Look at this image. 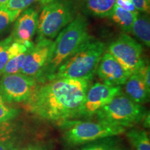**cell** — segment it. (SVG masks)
<instances>
[{"label":"cell","mask_w":150,"mask_h":150,"mask_svg":"<svg viewBox=\"0 0 150 150\" xmlns=\"http://www.w3.org/2000/svg\"><path fill=\"white\" fill-rule=\"evenodd\" d=\"M138 15L127 11L115 5L110 18L125 32H131L133 24Z\"/></svg>","instance_id":"cell-17"},{"label":"cell","mask_w":150,"mask_h":150,"mask_svg":"<svg viewBox=\"0 0 150 150\" xmlns=\"http://www.w3.org/2000/svg\"><path fill=\"white\" fill-rule=\"evenodd\" d=\"M122 93L121 86H112L96 83L88 88L83 104L76 114V118L89 117L97 113L114 97Z\"/></svg>","instance_id":"cell-9"},{"label":"cell","mask_w":150,"mask_h":150,"mask_svg":"<svg viewBox=\"0 0 150 150\" xmlns=\"http://www.w3.org/2000/svg\"><path fill=\"white\" fill-rule=\"evenodd\" d=\"M105 49L102 41L91 40L62 63L45 82L63 78L90 81L96 74Z\"/></svg>","instance_id":"cell-3"},{"label":"cell","mask_w":150,"mask_h":150,"mask_svg":"<svg viewBox=\"0 0 150 150\" xmlns=\"http://www.w3.org/2000/svg\"><path fill=\"white\" fill-rule=\"evenodd\" d=\"M0 150H20V148L8 135L0 138Z\"/></svg>","instance_id":"cell-23"},{"label":"cell","mask_w":150,"mask_h":150,"mask_svg":"<svg viewBox=\"0 0 150 150\" xmlns=\"http://www.w3.org/2000/svg\"><path fill=\"white\" fill-rule=\"evenodd\" d=\"M116 5L136 15L139 14V12L135 8L131 0H116Z\"/></svg>","instance_id":"cell-25"},{"label":"cell","mask_w":150,"mask_h":150,"mask_svg":"<svg viewBox=\"0 0 150 150\" xmlns=\"http://www.w3.org/2000/svg\"><path fill=\"white\" fill-rule=\"evenodd\" d=\"M9 1V0H0V8H3Z\"/></svg>","instance_id":"cell-28"},{"label":"cell","mask_w":150,"mask_h":150,"mask_svg":"<svg viewBox=\"0 0 150 150\" xmlns=\"http://www.w3.org/2000/svg\"><path fill=\"white\" fill-rule=\"evenodd\" d=\"M86 8L99 18H108L116 5V0H84Z\"/></svg>","instance_id":"cell-16"},{"label":"cell","mask_w":150,"mask_h":150,"mask_svg":"<svg viewBox=\"0 0 150 150\" xmlns=\"http://www.w3.org/2000/svg\"><path fill=\"white\" fill-rule=\"evenodd\" d=\"M29 51V50H27V51L19 53L16 54V56H14L13 57L11 58L6 65L1 75L20 73L24 60H25V58Z\"/></svg>","instance_id":"cell-19"},{"label":"cell","mask_w":150,"mask_h":150,"mask_svg":"<svg viewBox=\"0 0 150 150\" xmlns=\"http://www.w3.org/2000/svg\"><path fill=\"white\" fill-rule=\"evenodd\" d=\"M21 12L0 8V32L6 29L11 23L16 21Z\"/></svg>","instance_id":"cell-21"},{"label":"cell","mask_w":150,"mask_h":150,"mask_svg":"<svg viewBox=\"0 0 150 150\" xmlns=\"http://www.w3.org/2000/svg\"><path fill=\"white\" fill-rule=\"evenodd\" d=\"M125 84V93L129 99L140 105L147 102L150 89L147 87L138 71L131 74Z\"/></svg>","instance_id":"cell-13"},{"label":"cell","mask_w":150,"mask_h":150,"mask_svg":"<svg viewBox=\"0 0 150 150\" xmlns=\"http://www.w3.org/2000/svg\"><path fill=\"white\" fill-rule=\"evenodd\" d=\"M96 73L104 83L112 86L123 85L130 76L107 51L103 54Z\"/></svg>","instance_id":"cell-11"},{"label":"cell","mask_w":150,"mask_h":150,"mask_svg":"<svg viewBox=\"0 0 150 150\" xmlns=\"http://www.w3.org/2000/svg\"><path fill=\"white\" fill-rule=\"evenodd\" d=\"M91 40L93 38L89 33L86 19L82 16H76L53 41L51 55L37 79V82H45L62 63Z\"/></svg>","instance_id":"cell-2"},{"label":"cell","mask_w":150,"mask_h":150,"mask_svg":"<svg viewBox=\"0 0 150 150\" xmlns=\"http://www.w3.org/2000/svg\"><path fill=\"white\" fill-rule=\"evenodd\" d=\"M34 45L31 41H15L11 35L0 41V75L11 58L16 54L27 51Z\"/></svg>","instance_id":"cell-14"},{"label":"cell","mask_w":150,"mask_h":150,"mask_svg":"<svg viewBox=\"0 0 150 150\" xmlns=\"http://www.w3.org/2000/svg\"><path fill=\"white\" fill-rule=\"evenodd\" d=\"M127 136L136 150H150V140L145 131L132 129Z\"/></svg>","instance_id":"cell-18"},{"label":"cell","mask_w":150,"mask_h":150,"mask_svg":"<svg viewBox=\"0 0 150 150\" xmlns=\"http://www.w3.org/2000/svg\"><path fill=\"white\" fill-rule=\"evenodd\" d=\"M145 108L122 93L114 97L95 115L99 122L115 126L132 127L145 119Z\"/></svg>","instance_id":"cell-4"},{"label":"cell","mask_w":150,"mask_h":150,"mask_svg":"<svg viewBox=\"0 0 150 150\" xmlns=\"http://www.w3.org/2000/svg\"><path fill=\"white\" fill-rule=\"evenodd\" d=\"M40 1V2L41 4L42 5H46L47 4L52 2V1H54V0H39Z\"/></svg>","instance_id":"cell-29"},{"label":"cell","mask_w":150,"mask_h":150,"mask_svg":"<svg viewBox=\"0 0 150 150\" xmlns=\"http://www.w3.org/2000/svg\"><path fill=\"white\" fill-rule=\"evenodd\" d=\"M131 33L144 43L146 46H150V22L147 14H139L131 28Z\"/></svg>","instance_id":"cell-15"},{"label":"cell","mask_w":150,"mask_h":150,"mask_svg":"<svg viewBox=\"0 0 150 150\" xmlns=\"http://www.w3.org/2000/svg\"><path fill=\"white\" fill-rule=\"evenodd\" d=\"M21 150H49L47 146L45 144L42 143H36L29 145L27 147H24Z\"/></svg>","instance_id":"cell-27"},{"label":"cell","mask_w":150,"mask_h":150,"mask_svg":"<svg viewBox=\"0 0 150 150\" xmlns=\"http://www.w3.org/2000/svg\"><path fill=\"white\" fill-rule=\"evenodd\" d=\"M65 129L63 138L69 145H78L99 139L116 136L125 132L122 127L106 124L102 122L69 120L62 122Z\"/></svg>","instance_id":"cell-5"},{"label":"cell","mask_w":150,"mask_h":150,"mask_svg":"<svg viewBox=\"0 0 150 150\" xmlns=\"http://www.w3.org/2000/svg\"><path fill=\"white\" fill-rule=\"evenodd\" d=\"M74 19L72 5L65 0H54L45 5L38 16V40H52Z\"/></svg>","instance_id":"cell-6"},{"label":"cell","mask_w":150,"mask_h":150,"mask_svg":"<svg viewBox=\"0 0 150 150\" xmlns=\"http://www.w3.org/2000/svg\"><path fill=\"white\" fill-rule=\"evenodd\" d=\"M36 79L22 73L2 75L0 79V94L8 103L27 101L33 93Z\"/></svg>","instance_id":"cell-8"},{"label":"cell","mask_w":150,"mask_h":150,"mask_svg":"<svg viewBox=\"0 0 150 150\" xmlns=\"http://www.w3.org/2000/svg\"><path fill=\"white\" fill-rule=\"evenodd\" d=\"M107 52L130 75L136 72L145 63L142 59L141 45L127 34H122L112 41Z\"/></svg>","instance_id":"cell-7"},{"label":"cell","mask_w":150,"mask_h":150,"mask_svg":"<svg viewBox=\"0 0 150 150\" xmlns=\"http://www.w3.org/2000/svg\"><path fill=\"white\" fill-rule=\"evenodd\" d=\"M90 81L58 79L37 84L26 107L41 119L63 122L75 119L83 104Z\"/></svg>","instance_id":"cell-1"},{"label":"cell","mask_w":150,"mask_h":150,"mask_svg":"<svg viewBox=\"0 0 150 150\" xmlns=\"http://www.w3.org/2000/svg\"><path fill=\"white\" fill-rule=\"evenodd\" d=\"M17 115L18 110L9 106L8 103L0 94V123L6 122L14 118Z\"/></svg>","instance_id":"cell-20"},{"label":"cell","mask_w":150,"mask_h":150,"mask_svg":"<svg viewBox=\"0 0 150 150\" xmlns=\"http://www.w3.org/2000/svg\"><path fill=\"white\" fill-rule=\"evenodd\" d=\"M135 8L138 12L149 14L150 11V0H131Z\"/></svg>","instance_id":"cell-24"},{"label":"cell","mask_w":150,"mask_h":150,"mask_svg":"<svg viewBox=\"0 0 150 150\" xmlns=\"http://www.w3.org/2000/svg\"><path fill=\"white\" fill-rule=\"evenodd\" d=\"M37 1L39 0H9L8 2L3 8L11 11H20L22 13Z\"/></svg>","instance_id":"cell-22"},{"label":"cell","mask_w":150,"mask_h":150,"mask_svg":"<svg viewBox=\"0 0 150 150\" xmlns=\"http://www.w3.org/2000/svg\"><path fill=\"white\" fill-rule=\"evenodd\" d=\"M38 14L33 8H27L22 11L16 20L12 31L15 41H31L37 31Z\"/></svg>","instance_id":"cell-12"},{"label":"cell","mask_w":150,"mask_h":150,"mask_svg":"<svg viewBox=\"0 0 150 150\" xmlns=\"http://www.w3.org/2000/svg\"><path fill=\"white\" fill-rule=\"evenodd\" d=\"M53 40L42 39L38 40L29 50L26 56L20 73L35 79L38 78L51 55Z\"/></svg>","instance_id":"cell-10"},{"label":"cell","mask_w":150,"mask_h":150,"mask_svg":"<svg viewBox=\"0 0 150 150\" xmlns=\"http://www.w3.org/2000/svg\"><path fill=\"white\" fill-rule=\"evenodd\" d=\"M81 150H115L111 146L108 145V144H98V145H93L87 146Z\"/></svg>","instance_id":"cell-26"}]
</instances>
